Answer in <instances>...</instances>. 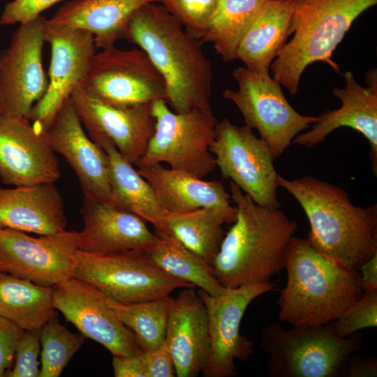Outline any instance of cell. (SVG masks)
I'll use <instances>...</instances> for the list:
<instances>
[{
    "mask_svg": "<svg viewBox=\"0 0 377 377\" xmlns=\"http://www.w3.org/2000/svg\"><path fill=\"white\" fill-rule=\"evenodd\" d=\"M57 316L52 288L0 272V317L30 330L41 328Z\"/></svg>",
    "mask_w": 377,
    "mask_h": 377,
    "instance_id": "cell-29",
    "label": "cell"
},
{
    "mask_svg": "<svg viewBox=\"0 0 377 377\" xmlns=\"http://www.w3.org/2000/svg\"><path fill=\"white\" fill-rule=\"evenodd\" d=\"M273 282L226 288L219 295L198 293L206 307L209 336L207 377L237 375L235 360H246L253 353V343L240 334V324L249 305L257 297L272 291Z\"/></svg>",
    "mask_w": 377,
    "mask_h": 377,
    "instance_id": "cell-14",
    "label": "cell"
},
{
    "mask_svg": "<svg viewBox=\"0 0 377 377\" xmlns=\"http://www.w3.org/2000/svg\"><path fill=\"white\" fill-rule=\"evenodd\" d=\"M142 353L126 357L113 356L112 367L116 377H147Z\"/></svg>",
    "mask_w": 377,
    "mask_h": 377,
    "instance_id": "cell-40",
    "label": "cell"
},
{
    "mask_svg": "<svg viewBox=\"0 0 377 377\" xmlns=\"http://www.w3.org/2000/svg\"><path fill=\"white\" fill-rule=\"evenodd\" d=\"M269 71L245 66L234 69L232 77L237 87L226 89L223 96L236 105L246 126L258 131L276 157L284 153L300 132L316 122L318 116L297 112Z\"/></svg>",
    "mask_w": 377,
    "mask_h": 377,
    "instance_id": "cell-9",
    "label": "cell"
},
{
    "mask_svg": "<svg viewBox=\"0 0 377 377\" xmlns=\"http://www.w3.org/2000/svg\"><path fill=\"white\" fill-rule=\"evenodd\" d=\"M284 269L287 281L277 300L278 317L293 327L331 323L364 291L358 270L327 257L307 239L292 238Z\"/></svg>",
    "mask_w": 377,
    "mask_h": 377,
    "instance_id": "cell-4",
    "label": "cell"
},
{
    "mask_svg": "<svg viewBox=\"0 0 377 377\" xmlns=\"http://www.w3.org/2000/svg\"><path fill=\"white\" fill-rule=\"evenodd\" d=\"M124 39L137 45L163 77L165 102L177 113L212 110V66L200 39L162 6L151 3L131 20Z\"/></svg>",
    "mask_w": 377,
    "mask_h": 377,
    "instance_id": "cell-1",
    "label": "cell"
},
{
    "mask_svg": "<svg viewBox=\"0 0 377 377\" xmlns=\"http://www.w3.org/2000/svg\"><path fill=\"white\" fill-rule=\"evenodd\" d=\"M167 212L199 208L230 209L231 196L218 181L154 164L138 168Z\"/></svg>",
    "mask_w": 377,
    "mask_h": 377,
    "instance_id": "cell-25",
    "label": "cell"
},
{
    "mask_svg": "<svg viewBox=\"0 0 377 377\" xmlns=\"http://www.w3.org/2000/svg\"><path fill=\"white\" fill-rule=\"evenodd\" d=\"M194 288H183L172 299L164 343L178 377H195L205 370L209 355L206 307Z\"/></svg>",
    "mask_w": 377,
    "mask_h": 377,
    "instance_id": "cell-22",
    "label": "cell"
},
{
    "mask_svg": "<svg viewBox=\"0 0 377 377\" xmlns=\"http://www.w3.org/2000/svg\"><path fill=\"white\" fill-rule=\"evenodd\" d=\"M158 0H71L64 3L48 21L54 24L90 32L96 49L104 50L124 39L133 15Z\"/></svg>",
    "mask_w": 377,
    "mask_h": 377,
    "instance_id": "cell-24",
    "label": "cell"
},
{
    "mask_svg": "<svg viewBox=\"0 0 377 377\" xmlns=\"http://www.w3.org/2000/svg\"><path fill=\"white\" fill-rule=\"evenodd\" d=\"M157 239L145 251L148 259L169 275L198 287L210 295L226 289L217 280L212 265L200 258L172 234L156 230Z\"/></svg>",
    "mask_w": 377,
    "mask_h": 377,
    "instance_id": "cell-30",
    "label": "cell"
},
{
    "mask_svg": "<svg viewBox=\"0 0 377 377\" xmlns=\"http://www.w3.org/2000/svg\"><path fill=\"white\" fill-rule=\"evenodd\" d=\"M230 190L237 216L213 260L215 276L226 288L270 282L284 269L297 223L279 208L257 204L232 182Z\"/></svg>",
    "mask_w": 377,
    "mask_h": 377,
    "instance_id": "cell-2",
    "label": "cell"
},
{
    "mask_svg": "<svg viewBox=\"0 0 377 377\" xmlns=\"http://www.w3.org/2000/svg\"><path fill=\"white\" fill-rule=\"evenodd\" d=\"M151 109L155 130L134 165L139 168L166 163L172 169L200 178L211 174L216 164L210 146L219 123L212 110L177 113L163 99L154 101Z\"/></svg>",
    "mask_w": 377,
    "mask_h": 377,
    "instance_id": "cell-7",
    "label": "cell"
},
{
    "mask_svg": "<svg viewBox=\"0 0 377 377\" xmlns=\"http://www.w3.org/2000/svg\"><path fill=\"white\" fill-rule=\"evenodd\" d=\"M210 151L223 178L230 179L257 204L280 207L275 156L267 142L256 137L251 128L224 119L216 125Z\"/></svg>",
    "mask_w": 377,
    "mask_h": 377,
    "instance_id": "cell-10",
    "label": "cell"
},
{
    "mask_svg": "<svg viewBox=\"0 0 377 377\" xmlns=\"http://www.w3.org/2000/svg\"><path fill=\"white\" fill-rule=\"evenodd\" d=\"M46 133L53 151L60 154L75 172L84 198L109 200L108 156L85 133L70 97L60 106Z\"/></svg>",
    "mask_w": 377,
    "mask_h": 377,
    "instance_id": "cell-19",
    "label": "cell"
},
{
    "mask_svg": "<svg viewBox=\"0 0 377 377\" xmlns=\"http://www.w3.org/2000/svg\"><path fill=\"white\" fill-rule=\"evenodd\" d=\"M52 302L80 333L113 356H132L143 351L133 333L110 307L106 296L95 287L72 276L52 287Z\"/></svg>",
    "mask_w": 377,
    "mask_h": 377,
    "instance_id": "cell-16",
    "label": "cell"
},
{
    "mask_svg": "<svg viewBox=\"0 0 377 377\" xmlns=\"http://www.w3.org/2000/svg\"><path fill=\"white\" fill-rule=\"evenodd\" d=\"M59 163L46 131L26 117L0 116V179L15 186L55 182Z\"/></svg>",
    "mask_w": 377,
    "mask_h": 377,
    "instance_id": "cell-18",
    "label": "cell"
},
{
    "mask_svg": "<svg viewBox=\"0 0 377 377\" xmlns=\"http://www.w3.org/2000/svg\"><path fill=\"white\" fill-rule=\"evenodd\" d=\"M278 184L304 210L310 225L306 239L318 251L355 270L377 253L376 205L356 206L345 190L310 175H279Z\"/></svg>",
    "mask_w": 377,
    "mask_h": 377,
    "instance_id": "cell-3",
    "label": "cell"
},
{
    "mask_svg": "<svg viewBox=\"0 0 377 377\" xmlns=\"http://www.w3.org/2000/svg\"><path fill=\"white\" fill-rule=\"evenodd\" d=\"M45 19L41 15L20 24L8 47L0 52V116L29 119L47 91L43 65Z\"/></svg>",
    "mask_w": 377,
    "mask_h": 377,
    "instance_id": "cell-13",
    "label": "cell"
},
{
    "mask_svg": "<svg viewBox=\"0 0 377 377\" xmlns=\"http://www.w3.org/2000/svg\"><path fill=\"white\" fill-rule=\"evenodd\" d=\"M377 0H295L290 34L270 66L272 77L292 95L307 66L321 61L340 73L332 54L353 22Z\"/></svg>",
    "mask_w": 377,
    "mask_h": 377,
    "instance_id": "cell-5",
    "label": "cell"
},
{
    "mask_svg": "<svg viewBox=\"0 0 377 377\" xmlns=\"http://www.w3.org/2000/svg\"><path fill=\"white\" fill-rule=\"evenodd\" d=\"M73 276L124 304L170 296L178 288H195L163 271L140 250L108 253L79 250Z\"/></svg>",
    "mask_w": 377,
    "mask_h": 377,
    "instance_id": "cell-8",
    "label": "cell"
},
{
    "mask_svg": "<svg viewBox=\"0 0 377 377\" xmlns=\"http://www.w3.org/2000/svg\"><path fill=\"white\" fill-rule=\"evenodd\" d=\"M358 271L364 290H377V253L364 263Z\"/></svg>",
    "mask_w": 377,
    "mask_h": 377,
    "instance_id": "cell-42",
    "label": "cell"
},
{
    "mask_svg": "<svg viewBox=\"0 0 377 377\" xmlns=\"http://www.w3.org/2000/svg\"><path fill=\"white\" fill-rule=\"evenodd\" d=\"M147 377H174L176 376L172 355L163 343L157 348L141 353Z\"/></svg>",
    "mask_w": 377,
    "mask_h": 377,
    "instance_id": "cell-39",
    "label": "cell"
},
{
    "mask_svg": "<svg viewBox=\"0 0 377 377\" xmlns=\"http://www.w3.org/2000/svg\"><path fill=\"white\" fill-rule=\"evenodd\" d=\"M193 36L201 39L208 31L219 0H158Z\"/></svg>",
    "mask_w": 377,
    "mask_h": 377,
    "instance_id": "cell-34",
    "label": "cell"
},
{
    "mask_svg": "<svg viewBox=\"0 0 377 377\" xmlns=\"http://www.w3.org/2000/svg\"><path fill=\"white\" fill-rule=\"evenodd\" d=\"M0 225L38 235L65 230L64 205L54 182L0 187Z\"/></svg>",
    "mask_w": 377,
    "mask_h": 377,
    "instance_id": "cell-23",
    "label": "cell"
},
{
    "mask_svg": "<svg viewBox=\"0 0 377 377\" xmlns=\"http://www.w3.org/2000/svg\"><path fill=\"white\" fill-rule=\"evenodd\" d=\"M345 86L334 87L333 95L341 102L339 108L318 116L311 128L298 134L293 142L311 148L325 140L333 131L349 127L360 133L370 145L372 170L377 172V76L372 70L367 75V87L358 84L350 71L343 74Z\"/></svg>",
    "mask_w": 377,
    "mask_h": 377,
    "instance_id": "cell-20",
    "label": "cell"
},
{
    "mask_svg": "<svg viewBox=\"0 0 377 377\" xmlns=\"http://www.w3.org/2000/svg\"><path fill=\"white\" fill-rule=\"evenodd\" d=\"M44 36L51 50L48 85L45 95L31 109L29 119L47 131L64 101L84 80L96 47L90 32L54 24L47 19Z\"/></svg>",
    "mask_w": 377,
    "mask_h": 377,
    "instance_id": "cell-15",
    "label": "cell"
},
{
    "mask_svg": "<svg viewBox=\"0 0 377 377\" xmlns=\"http://www.w3.org/2000/svg\"><path fill=\"white\" fill-rule=\"evenodd\" d=\"M62 1L65 0H13L6 4L0 17V25L29 22Z\"/></svg>",
    "mask_w": 377,
    "mask_h": 377,
    "instance_id": "cell-37",
    "label": "cell"
},
{
    "mask_svg": "<svg viewBox=\"0 0 377 377\" xmlns=\"http://www.w3.org/2000/svg\"><path fill=\"white\" fill-rule=\"evenodd\" d=\"M172 299L167 296L124 304L106 297L110 307L133 333L143 350L157 348L163 343Z\"/></svg>",
    "mask_w": 377,
    "mask_h": 377,
    "instance_id": "cell-32",
    "label": "cell"
},
{
    "mask_svg": "<svg viewBox=\"0 0 377 377\" xmlns=\"http://www.w3.org/2000/svg\"><path fill=\"white\" fill-rule=\"evenodd\" d=\"M335 334L345 338L377 326V290H364L361 296L332 322Z\"/></svg>",
    "mask_w": 377,
    "mask_h": 377,
    "instance_id": "cell-35",
    "label": "cell"
},
{
    "mask_svg": "<svg viewBox=\"0 0 377 377\" xmlns=\"http://www.w3.org/2000/svg\"><path fill=\"white\" fill-rule=\"evenodd\" d=\"M70 99L90 138L108 139L135 165L143 155L155 130L151 103L114 105L91 96L81 85L73 90Z\"/></svg>",
    "mask_w": 377,
    "mask_h": 377,
    "instance_id": "cell-17",
    "label": "cell"
},
{
    "mask_svg": "<svg viewBox=\"0 0 377 377\" xmlns=\"http://www.w3.org/2000/svg\"><path fill=\"white\" fill-rule=\"evenodd\" d=\"M84 228L78 232L79 250L108 253L147 251L156 242L145 221L110 200L84 198L81 209Z\"/></svg>",
    "mask_w": 377,
    "mask_h": 377,
    "instance_id": "cell-21",
    "label": "cell"
},
{
    "mask_svg": "<svg viewBox=\"0 0 377 377\" xmlns=\"http://www.w3.org/2000/svg\"><path fill=\"white\" fill-rule=\"evenodd\" d=\"M1 227H3V226H1L0 225V228H1Z\"/></svg>",
    "mask_w": 377,
    "mask_h": 377,
    "instance_id": "cell-43",
    "label": "cell"
},
{
    "mask_svg": "<svg viewBox=\"0 0 377 377\" xmlns=\"http://www.w3.org/2000/svg\"><path fill=\"white\" fill-rule=\"evenodd\" d=\"M81 87L91 96L118 106L166 99L163 77L140 48L114 45L96 52Z\"/></svg>",
    "mask_w": 377,
    "mask_h": 377,
    "instance_id": "cell-11",
    "label": "cell"
},
{
    "mask_svg": "<svg viewBox=\"0 0 377 377\" xmlns=\"http://www.w3.org/2000/svg\"><path fill=\"white\" fill-rule=\"evenodd\" d=\"M92 140L105 151L109 160V200L149 222L156 230L167 232L165 221L167 212L147 180L110 140L104 138Z\"/></svg>",
    "mask_w": 377,
    "mask_h": 377,
    "instance_id": "cell-26",
    "label": "cell"
},
{
    "mask_svg": "<svg viewBox=\"0 0 377 377\" xmlns=\"http://www.w3.org/2000/svg\"><path fill=\"white\" fill-rule=\"evenodd\" d=\"M362 343L358 332L337 336L332 322L290 329L272 323L262 332L260 346L272 377H337L346 376L350 357Z\"/></svg>",
    "mask_w": 377,
    "mask_h": 377,
    "instance_id": "cell-6",
    "label": "cell"
},
{
    "mask_svg": "<svg viewBox=\"0 0 377 377\" xmlns=\"http://www.w3.org/2000/svg\"><path fill=\"white\" fill-rule=\"evenodd\" d=\"M272 0H219L202 43H209L225 61L236 59L237 47L267 4Z\"/></svg>",
    "mask_w": 377,
    "mask_h": 377,
    "instance_id": "cell-31",
    "label": "cell"
},
{
    "mask_svg": "<svg viewBox=\"0 0 377 377\" xmlns=\"http://www.w3.org/2000/svg\"><path fill=\"white\" fill-rule=\"evenodd\" d=\"M85 337L74 333L54 318L40 328L39 377H58L73 355L81 348Z\"/></svg>",
    "mask_w": 377,
    "mask_h": 377,
    "instance_id": "cell-33",
    "label": "cell"
},
{
    "mask_svg": "<svg viewBox=\"0 0 377 377\" xmlns=\"http://www.w3.org/2000/svg\"><path fill=\"white\" fill-rule=\"evenodd\" d=\"M346 377L377 376V360L375 356L362 357L355 353L350 357L346 371Z\"/></svg>",
    "mask_w": 377,
    "mask_h": 377,
    "instance_id": "cell-41",
    "label": "cell"
},
{
    "mask_svg": "<svg viewBox=\"0 0 377 377\" xmlns=\"http://www.w3.org/2000/svg\"><path fill=\"white\" fill-rule=\"evenodd\" d=\"M40 337V328L24 330L17 345L14 365L6 377H39Z\"/></svg>",
    "mask_w": 377,
    "mask_h": 377,
    "instance_id": "cell-36",
    "label": "cell"
},
{
    "mask_svg": "<svg viewBox=\"0 0 377 377\" xmlns=\"http://www.w3.org/2000/svg\"><path fill=\"white\" fill-rule=\"evenodd\" d=\"M78 232L35 237L25 232L0 228V272L52 288L73 276Z\"/></svg>",
    "mask_w": 377,
    "mask_h": 377,
    "instance_id": "cell-12",
    "label": "cell"
},
{
    "mask_svg": "<svg viewBox=\"0 0 377 377\" xmlns=\"http://www.w3.org/2000/svg\"><path fill=\"white\" fill-rule=\"evenodd\" d=\"M24 330L0 317V377L13 368L18 341Z\"/></svg>",
    "mask_w": 377,
    "mask_h": 377,
    "instance_id": "cell-38",
    "label": "cell"
},
{
    "mask_svg": "<svg viewBox=\"0 0 377 377\" xmlns=\"http://www.w3.org/2000/svg\"><path fill=\"white\" fill-rule=\"evenodd\" d=\"M295 0L269 2L242 39L236 59L253 70H269L290 35Z\"/></svg>",
    "mask_w": 377,
    "mask_h": 377,
    "instance_id": "cell-27",
    "label": "cell"
},
{
    "mask_svg": "<svg viewBox=\"0 0 377 377\" xmlns=\"http://www.w3.org/2000/svg\"><path fill=\"white\" fill-rule=\"evenodd\" d=\"M237 208H199L181 212H167V232L192 252L212 265L226 235L223 225L233 223Z\"/></svg>",
    "mask_w": 377,
    "mask_h": 377,
    "instance_id": "cell-28",
    "label": "cell"
}]
</instances>
